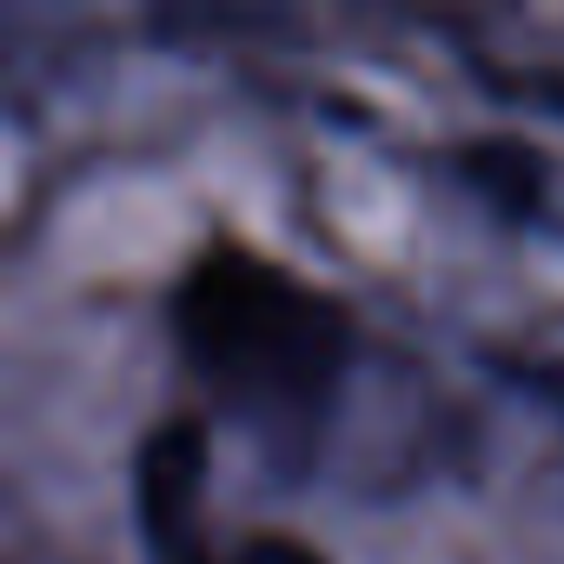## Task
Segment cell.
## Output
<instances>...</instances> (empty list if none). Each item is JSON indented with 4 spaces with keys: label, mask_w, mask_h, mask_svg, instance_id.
<instances>
[{
    "label": "cell",
    "mask_w": 564,
    "mask_h": 564,
    "mask_svg": "<svg viewBox=\"0 0 564 564\" xmlns=\"http://www.w3.org/2000/svg\"><path fill=\"white\" fill-rule=\"evenodd\" d=\"M173 339L199 386L265 438L313 432L352 359L346 306L232 239L206 246L180 272Z\"/></svg>",
    "instance_id": "cell-1"
},
{
    "label": "cell",
    "mask_w": 564,
    "mask_h": 564,
    "mask_svg": "<svg viewBox=\"0 0 564 564\" xmlns=\"http://www.w3.org/2000/svg\"><path fill=\"white\" fill-rule=\"evenodd\" d=\"M206 491V425L199 419H160L133 452V518L153 551V564H199L193 518Z\"/></svg>",
    "instance_id": "cell-2"
},
{
    "label": "cell",
    "mask_w": 564,
    "mask_h": 564,
    "mask_svg": "<svg viewBox=\"0 0 564 564\" xmlns=\"http://www.w3.org/2000/svg\"><path fill=\"white\" fill-rule=\"evenodd\" d=\"M458 173L498 206V213H538L544 199V160L524 140H471L458 153Z\"/></svg>",
    "instance_id": "cell-3"
},
{
    "label": "cell",
    "mask_w": 564,
    "mask_h": 564,
    "mask_svg": "<svg viewBox=\"0 0 564 564\" xmlns=\"http://www.w3.org/2000/svg\"><path fill=\"white\" fill-rule=\"evenodd\" d=\"M226 564H326V557L306 538H293V531H252V538L232 544Z\"/></svg>",
    "instance_id": "cell-4"
}]
</instances>
